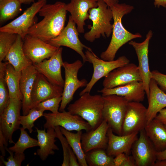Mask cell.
Wrapping results in <instances>:
<instances>
[{
  "instance_id": "30",
  "label": "cell",
  "mask_w": 166,
  "mask_h": 166,
  "mask_svg": "<svg viewBox=\"0 0 166 166\" xmlns=\"http://www.w3.org/2000/svg\"><path fill=\"white\" fill-rule=\"evenodd\" d=\"M86 160L90 166H115L113 156L108 155L105 149L92 150L85 153Z\"/></svg>"
},
{
  "instance_id": "28",
  "label": "cell",
  "mask_w": 166,
  "mask_h": 166,
  "mask_svg": "<svg viewBox=\"0 0 166 166\" xmlns=\"http://www.w3.org/2000/svg\"><path fill=\"white\" fill-rule=\"evenodd\" d=\"M62 133L66 138L69 146L75 154L80 166H88L86 160V155L82 147L81 138L82 130L72 133L60 127Z\"/></svg>"
},
{
  "instance_id": "39",
  "label": "cell",
  "mask_w": 166,
  "mask_h": 166,
  "mask_svg": "<svg viewBox=\"0 0 166 166\" xmlns=\"http://www.w3.org/2000/svg\"><path fill=\"white\" fill-rule=\"evenodd\" d=\"M125 153H120L114 158L115 166H136L132 156Z\"/></svg>"
},
{
  "instance_id": "23",
  "label": "cell",
  "mask_w": 166,
  "mask_h": 166,
  "mask_svg": "<svg viewBox=\"0 0 166 166\" xmlns=\"http://www.w3.org/2000/svg\"><path fill=\"white\" fill-rule=\"evenodd\" d=\"M38 72L33 64L21 71L20 90L23 96V115H27L32 108L31 94L34 81Z\"/></svg>"
},
{
  "instance_id": "44",
  "label": "cell",
  "mask_w": 166,
  "mask_h": 166,
  "mask_svg": "<svg viewBox=\"0 0 166 166\" xmlns=\"http://www.w3.org/2000/svg\"><path fill=\"white\" fill-rule=\"evenodd\" d=\"M154 4L156 7L158 8L160 6L166 7V0H153Z\"/></svg>"
},
{
  "instance_id": "32",
  "label": "cell",
  "mask_w": 166,
  "mask_h": 166,
  "mask_svg": "<svg viewBox=\"0 0 166 166\" xmlns=\"http://www.w3.org/2000/svg\"><path fill=\"white\" fill-rule=\"evenodd\" d=\"M20 135L14 145L8 149L15 153H23L27 149L38 146V140L31 137L22 127L20 128Z\"/></svg>"
},
{
  "instance_id": "4",
  "label": "cell",
  "mask_w": 166,
  "mask_h": 166,
  "mask_svg": "<svg viewBox=\"0 0 166 166\" xmlns=\"http://www.w3.org/2000/svg\"><path fill=\"white\" fill-rule=\"evenodd\" d=\"M89 19L92 22L90 30L84 35V38L92 42L101 36L109 37L112 33L113 19L112 10L102 0H98L96 7L90 9Z\"/></svg>"
},
{
  "instance_id": "22",
  "label": "cell",
  "mask_w": 166,
  "mask_h": 166,
  "mask_svg": "<svg viewBox=\"0 0 166 166\" xmlns=\"http://www.w3.org/2000/svg\"><path fill=\"white\" fill-rule=\"evenodd\" d=\"M138 133L116 135L109 127L107 133L108 142L106 152L107 154L112 156H115L121 153L129 155L133 143L138 138Z\"/></svg>"
},
{
  "instance_id": "10",
  "label": "cell",
  "mask_w": 166,
  "mask_h": 166,
  "mask_svg": "<svg viewBox=\"0 0 166 166\" xmlns=\"http://www.w3.org/2000/svg\"><path fill=\"white\" fill-rule=\"evenodd\" d=\"M22 108L21 100L10 98L7 106L0 115V131L8 143L15 144L12 136L14 132L20 128V111Z\"/></svg>"
},
{
  "instance_id": "36",
  "label": "cell",
  "mask_w": 166,
  "mask_h": 166,
  "mask_svg": "<svg viewBox=\"0 0 166 166\" xmlns=\"http://www.w3.org/2000/svg\"><path fill=\"white\" fill-rule=\"evenodd\" d=\"M62 96L54 97L40 102L34 108L44 111L49 110L52 113H56L58 112Z\"/></svg>"
},
{
  "instance_id": "50",
  "label": "cell",
  "mask_w": 166,
  "mask_h": 166,
  "mask_svg": "<svg viewBox=\"0 0 166 166\" xmlns=\"http://www.w3.org/2000/svg\"><path fill=\"white\" fill-rule=\"evenodd\" d=\"M1 0H0V1H1Z\"/></svg>"
},
{
  "instance_id": "27",
  "label": "cell",
  "mask_w": 166,
  "mask_h": 166,
  "mask_svg": "<svg viewBox=\"0 0 166 166\" xmlns=\"http://www.w3.org/2000/svg\"><path fill=\"white\" fill-rule=\"evenodd\" d=\"M144 130L157 152L166 149V127L156 118L148 123Z\"/></svg>"
},
{
  "instance_id": "12",
  "label": "cell",
  "mask_w": 166,
  "mask_h": 166,
  "mask_svg": "<svg viewBox=\"0 0 166 166\" xmlns=\"http://www.w3.org/2000/svg\"><path fill=\"white\" fill-rule=\"evenodd\" d=\"M147 108L140 102H128L123 123L121 135L139 132L147 124Z\"/></svg>"
},
{
  "instance_id": "40",
  "label": "cell",
  "mask_w": 166,
  "mask_h": 166,
  "mask_svg": "<svg viewBox=\"0 0 166 166\" xmlns=\"http://www.w3.org/2000/svg\"><path fill=\"white\" fill-rule=\"evenodd\" d=\"M152 78L154 80L158 85L166 90V74L157 70L151 71Z\"/></svg>"
},
{
  "instance_id": "24",
  "label": "cell",
  "mask_w": 166,
  "mask_h": 166,
  "mask_svg": "<svg viewBox=\"0 0 166 166\" xmlns=\"http://www.w3.org/2000/svg\"><path fill=\"white\" fill-rule=\"evenodd\" d=\"M148 107L147 108V124L155 118L162 109L166 107V94L159 87L156 81L151 79Z\"/></svg>"
},
{
  "instance_id": "20",
  "label": "cell",
  "mask_w": 166,
  "mask_h": 166,
  "mask_svg": "<svg viewBox=\"0 0 166 166\" xmlns=\"http://www.w3.org/2000/svg\"><path fill=\"white\" fill-rule=\"evenodd\" d=\"M98 92L103 96L116 95L124 97L128 102L143 101L146 92L142 81H134L126 85L112 88L103 89Z\"/></svg>"
},
{
  "instance_id": "16",
  "label": "cell",
  "mask_w": 166,
  "mask_h": 166,
  "mask_svg": "<svg viewBox=\"0 0 166 166\" xmlns=\"http://www.w3.org/2000/svg\"><path fill=\"white\" fill-rule=\"evenodd\" d=\"M134 81H142L138 66L129 63L111 71L105 77L104 88H112Z\"/></svg>"
},
{
  "instance_id": "18",
  "label": "cell",
  "mask_w": 166,
  "mask_h": 166,
  "mask_svg": "<svg viewBox=\"0 0 166 166\" xmlns=\"http://www.w3.org/2000/svg\"><path fill=\"white\" fill-rule=\"evenodd\" d=\"M63 91V87L53 84L43 75L38 73L32 92V108L46 100L62 96Z\"/></svg>"
},
{
  "instance_id": "37",
  "label": "cell",
  "mask_w": 166,
  "mask_h": 166,
  "mask_svg": "<svg viewBox=\"0 0 166 166\" xmlns=\"http://www.w3.org/2000/svg\"><path fill=\"white\" fill-rule=\"evenodd\" d=\"M57 134V138L60 141L63 151V161L62 166H69V151L71 147L66 138L62 133L59 126L54 127Z\"/></svg>"
},
{
  "instance_id": "5",
  "label": "cell",
  "mask_w": 166,
  "mask_h": 166,
  "mask_svg": "<svg viewBox=\"0 0 166 166\" xmlns=\"http://www.w3.org/2000/svg\"><path fill=\"white\" fill-rule=\"evenodd\" d=\"M103 97V120L107 122L113 132L121 135L123 123L128 102L124 97L116 95Z\"/></svg>"
},
{
  "instance_id": "3",
  "label": "cell",
  "mask_w": 166,
  "mask_h": 166,
  "mask_svg": "<svg viewBox=\"0 0 166 166\" xmlns=\"http://www.w3.org/2000/svg\"><path fill=\"white\" fill-rule=\"evenodd\" d=\"M80 96L73 103L69 105L68 111L81 117L89 124L93 129H94L103 120V97L98 94L92 95L88 92Z\"/></svg>"
},
{
  "instance_id": "1",
  "label": "cell",
  "mask_w": 166,
  "mask_h": 166,
  "mask_svg": "<svg viewBox=\"0 0 166 166\" xmlns=\"http://www.w3.org/2000/svg\"><path fill=\"white\" fill-rule=\"evenodd\" d=\"M66 4L61 1L45 4L38 12L42 19L30 28L28 34L48 43L57 36L65 27Z\"/></svg>"
},
{
  "instance_id": "42",
  "label": "cell",
  "mask_w": 166,
  "mask_h": 166,
  "mask_svg": "<svg viewBox=\"0 0 166 166\" xmlns=\"http://www.w3.org/2000/svg\"><path fill=\"white\" fill-rule=\"evenodd\" d=\"M8 143L6 141L2 132L0 131V149L2 155L3 156L6 155L5 148L7 147Z\"/></svg>"
},
{
  "instance_id": "48",
  "label": "cell",
  "mask_w": 166,
  "mask_h": 166,
  "mask_svg": "<svg viewBox=\"0 0 166 166\" xmlns=\"http://www.w3.org/2000/svg\"><path fill=\"white\" fill-rule=\"evenodd\" d=\"M22 4H30L34 2L35 0H19Z\"/></svg>"
},
{
  "instance_id": "29",
  "label": "cell",
  "mask_w": 166,
  "mask_h": 166,
  "mask_svg": "<svg viewBox=\"0 0 166 166\" xmlns=\"http://www.w3.org/2000/svg\"><path fill=\"white\" fill-rule=\"evenodd\" d=\"M21 76V71H16L12 65L8 63L6 68L5 79L10 98L19 99L22 101L23 96L20 87Z\"/></svg>"
},
{
  "instance_id": "38",
  "label": "cell",
  "mask_w": 166,
  "mask_h": 166,
  "mask_svg": "<svg viewBox=\"0 0 166 166\" xmlns=\"http://www.w3.org/2000/svg\"><path fill=\"white\" fill-rule=\"evenodd\" d=\"M6 150L10 154V156L7 158V161L5 160L4 156H0V163L3 164L6 166H20L22 162L25 159V155L24 153H15L10 150L7 147Z\"/></svg>"
},
{
  "instance_id": "19",
  "label": "cell",
  "mask_w": 166,
  "mask_h": 166,
  "mask_svg": "<svg viewBox=\"0 0 166 166\" xmlns=\"http://www.w3.org/2000/svg\"><path fill=\"white\" fill-rule=\"evenodd\" d=\"M109 127L107 122L103 120L94 129L82 133L81 142L85 153L94 149H106L108 142L107 133Z\"/></svg>"
},
{
  "instance_id": "13",
  "label": "cell",
  "mask_w": 166,
  "mask_h": 166,
  "mask_svg": "<svg viewBox=\"0 0 166 166\" xmlns=\"http://www.w3.org/2000/svg\"><path fill=\"white\" fill-rule=\"evenodd\" d=\"M140 132V136L131 149L136 166H154L157 160V152L144 129Z\"/></svg>"
},
{
  "instance_id": "43",
  "label": "cell",
  "mask_w": 166,
  "mask_h": 166,
  "mask_svg": "<svg viewBox=\"0 0 166 166\" xmlns=\"http://www.w3.org/2000/svg\"><path fill=\"white\" fill-rule=\"evenodd\" d=\"M155 118L164 124H166V109L164 108L160 110Z\"/></svg>"
},
{
  "instance_id": "8",
  "label": "cell",
  "mask_w": 166,
  "mask_h": 166,
  "mask_svg": "<svg viewBox=\"0 0 166 166\" xmlns=\"http://www.w3.org/2000/svg\"><path fill=\"white\" fill-rule=\"evenodd\" d=\"M46 0H38L27 8L21 15L0 28V32L19 35L23 41L30 28L35 23L36 15L46 3Z\"/></svg>"
},
{
  "instance_id": "49",
  "label": "cell",
  "mask_w": 166,
  "mask_h": 166,
  "mask_svg": "<svg viewBox=\"0 0 166 166\" xmlns=\"http://www.w3.org/2000/svg\"><path fill=\"white\" fill-rule=\"evenodd\" d=\"M164 125L166 127V124H164Z\"/></svg>"
},
{
  "instance_id": "34",
  "label": "cell",
  "mask_w": 166,
  "mask_h": 166,
  "mask_svg": "<svg viewBox=\"0 0 166 166\" xmlns=\"http://www.w3.org/2000/svg\"><path fill=\"white\" fill-rule=\"evenodd\" d=\"M17 34L0 32V62L5 57L17 39Z\"/></svg>"
},
{
  "instance_id": "46",
  "label": "cell",
  "mask_w": 166,
  "mask_h": 166,
  "mask_svg": "<svg viewBox=\"0 0 166 166\" xmlns=\"http://www.w3.org/2000/svg\"><path fill=\"white\" fill-rule=\"evenodd\" d=\"M104 1L107 5L111 7L115 4L119 2V0H102Z\"/></svg>"
},
{
  "instance_id": "11",
  "label": "cell",
  "mask_w": 166,
  "mask_h": 166,
  "mask_svg": "<svg viewBox=\"0 0 166 166\" xmlns=\"http://www.w3.org/2000/svg\"><path fill=\"white\" fill-rule=\"evenodd\" d=\"M76 25L69 16L66 26L57 36L48 43L57 47L64 46L73 49L81 56L83 62L85 63L87 60L83 50L85 48L89 49L90 48L83 44L80 40L79 33Z\"/></svg>"
},
{
  "instance_id": "31",
  "label": "cell",
  "mask_w": 166,
  "mask_h": 166,
  "mask_svg": "<svg viewBox=\"0 0 166 166\" xmlns=\"http://www.w3.org/2000/svg\"><path fill=\"white\" fill-rule=\"evenodd\" d=\"M21 4L19 0L0 1V24L17 16L22 11Z\"/></svg>"
},
{
  "instance_id": "25",
  "label": "cell",
  "mask_w": 166,
  "mask_h": 166,
  "mask_svg": "<svg viewBox=\"0 0 166 166\" xmlns=\"http://www.w3.org/2000/svg\"><path fill=\"white\" fill-rule=\"evenodd\" d=\"M35 128L37 132L38 146L40 148L37 153L41 159L44 161L49 155H54L55 150L59 149L55 144L57 134L54 128H47L46 132L45 128L44 130L39 129L37 127Z\"/></svg>"
},
{
  "instance_id": "41",
  "label": "cell",
  "mask_w": 166,
  "mask_h": 166,
  "mask_svg": "<svg viewBox=\"0 0 166 166\" xmlns=\"http://www.w3.org/2000/svg\"><path fill=\"white\" fill-rule=\"evenodd\" d=\"M77 157L71 148L69 151V166H80Z\"/></svg>"
},
{
  "instance_id": "35",
  "label": "cell",
  "mask_w": 166,
  "mask_h": 166,
  "mask_svg": "<svg viewBox=\"0 0 166 166\" xmlns=\"http://www.w3.org/2000/svg\"><path fill=\"white\" fill-rule=\"evenodd\" d=\"M44 111L34 108L31 109L27 115L21 116L20 123L22 127L25 129H28L30 133H32L34 122L43 116Z\"/></svg>"
},
{
  "instance_id": "15",
  "label": "cell",
  "mask_w": 166,
  "mask_h": 166,
  "mask_svg": "<svg viewBox=\"0 0 166 166\" xmlns=\"http://www.w3.org/2000/svg\"><path fill=\"white\" fill-rule=\"evenodd\" d=\"M23 41L24 53L33 64L49 58L59 48L28 34L26 35Z\"/></svg>"
},
{
  "instance_id": "47",
  "label": "cell",
  "mask_w": 166,
  "mask_h": 166,
  "mask_svg": "<svg viewBox=\"0 0 166 166\" xmlns=\"http://www.w3.org/2000/svg\"><path fill=\"white\" fill-rule=\"evenodd\" d=\"M154 166H166V159L160 160H157Z\"/></svg>"
},
{
  "instance_id": "9",
  "label": "cell",
  "mask_w": 166,
  "mask_h": 166,
  "mask_svg": "<svg viewBox=\"0 0 166 166\" xmlns=\"http://www.w3.org/2000/svg\"><path fill=\"white\" fill-rule=\"evenodd\" d=\"M43 116L46 120L43 125L45 129L59 126L70 131L85 130L88 132L93 129L89 124L82 117L68 111L44 113Z\"/></svg>"
},
{
  "instance_id": "45",
  "label": "cell",
  "mask_w": 166,
  "mask_h": 166,
  "mask_svg": "<svg viewBox=\"0 0 166 166\" xmlns=\"http://www.w3.org/2000/svg\"><path fill=\"white\" fill-rule=\"evenodd\" d=\"M157 160H160L166 159V149L161 152H157Z\"/></svg>"
},
{
  "instance_id": "2",
  "label": "cell",
  "mask_w": 166,
  "mask_h": 166,
  "mask_svg": "<svg viewBox=\"0 0 166 166\" xmlns=\"http://www.w3.org/2000/svg\"><path fill=\"white\" fill-rule=\"evenodd\" d=\"M113 15L112 35L109 44L107 49L101 53V58L111 61L114 60L116 54L123 45L133 39L141 38L139 33L133 34L124 27L122 22L123 17L130 13L134 7L125 3H117L111 7Z\"/></svg>"
},
{
  "instance_id": "21",
  "label": "cell",
  "mask_w": 166,
  "mask_h": 166,
  "mask_svg": "<svg viewBox=\"0 0 166 166\" xmlns=\"http://www.w3.org/2000/svg\"><path fill=\"white\" fill-rule=\"evenodd\" d=\"M98 0H71L65 8L77 25L80 33L84 32L85 21L89 18V10L98 6Z\"/></svg>"
},
{
  "instance_id": "26",
  "label": "cell",
  "mask_w": 166,
  "mask_h": 166,
  "mask_svg": "<svg viewBox=\"0 0 166 166\" xmlns=\"http://www.w3.org/2000/svg\"><path fill=\"white\" fill-rule=\"evenodd\" d=\"M22 40L21 37L17 34L15 42L5 58L6 61L12 65L15 70L18 72H21L33 64L24 53Z\"/></svg>"
},
{
  "instance_id": "14",
  "label": "cell",
  "mask_w": 166,
  "mask_h": 166,
  "mask_svg": "<svg viewBox=\"0 0 166 166\" xmlns=\"http://www.w3.org/2000/svg\"><path fill=\"white\" fill-rule=\"evenodd\" d=\"M151 30L147 33L145 39L141 42H138L132 40L128 42L134 49L138 61V69L144 85L147 99L149 93V85L152 79L148 62V47L150 41L152 37Z\"/></svg>"
},
{
  "instance_id": "6",
  "label": "cell",
  "mask_w": 166,
  "mask_h": 166,
  "mask_svg": "<svg viewBox=\"0 0 166 166\" xmlns=\"http://www.w3.org/2000/svg\"><path fill=\"white\" fill-rule=\"evenodd\" d=\"M87 61L92 64L93 73L86 86L80 93V96L85 93H90L94 85L100 79L106 77L111 71L120 67L130 63L125 56H122L116 60L105 61L98 57L91 48L86 49L85 53Z\"/></svg>"
},
{
  "instance_id": "33",
  "label": "cell",
  "mask_w": 166,
  "mask_h": 166,
  "mask_svg": "<svg viewBox=\"0 0 166 166\" xmlns=\"http://www.w3.org/2000/svg\"><path fill=\"white\" fill-rule=\"evenodd\" d=\"M8 62H0V115L7 106L10 99L9 92L5 77Z\"/></svg>"
},
{
  "instance_id": "7",
  "label": "cell",
  "mask_w": 166,
  "mask_h": 166,
  "mask_svg": "<svg viewBox=\"0 0 166 166\" xmlns=\"http://www.w3.org/2000/svg\"><path fill=\"white\" fill-rule=\"evenodd\" d=\"M83 65L82 61L79 60L72 63L66 61L63 63L65 80L59 109L60 112L65 110L67 105L73 99L74 94L77 89L80 88L85 87L88 83L86 79L80 80L78 78V71Z\"/></svg>"
},
{
  "instance_id": "17",
  "label": "cell",
  "mask_w": 166,
  "mask_h": 166,
  "mask_svg": "<svg viewBox=\"0 0 166 166\" xmlns=\"http://www.w3.org/2000/svg\"><path fill=\"white\" fill-rule=\"evenodd\" d=\"M62 47H59L48 59L33 64L38 72L50 82L63 88L64 80L61 73V67L64 62L62 57Z\"/></svg>"
}]
</instances>
